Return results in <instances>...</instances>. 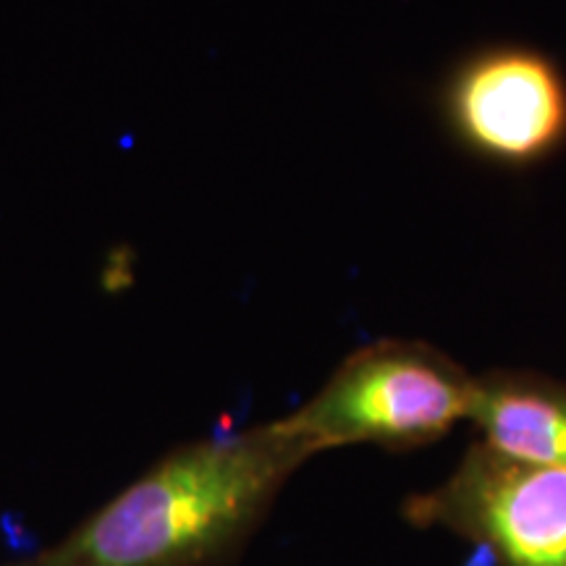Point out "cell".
<instances>
[{
	"mask_svg": "<svg viewBox=\"0 0 566 566\" xmlns=\"http://www.w3.org/2000/svg\"><path fill=\"white\" fill-rule=\"evenodd\" d=\"M475 375L424 342L384 338L336 367L307 405L281 417L315 454L342 446L412 451L470 415Z\"/></svg>",
	"mask_w": 566,
	"mask_h": 566,
	"instance_id": "2",
	"label": "cell"
},
{
	"mask_svg": "<svg viewBox=\"0 0 566 566\" xmlns=\"http://www.w3.org/2000/svg\"><path fill=\"white\" fill-rule=\"evenodd\" d=\"M467 145L493 160L530 163L566 137V84L546 55L499 48L467 61L449 92Z\"/></svg>",
	"mask_w": 566,
	"mask_h": 566,
	"instance_id": "4",
	"label": "cell"
},
{
	"mask_svg": "<svg viewBox=\"0 0 566 566\" xmlns=\"http://www.w3.org/2000/svg\"><path fill=\"white\" fill-rule=\"evenodd\" d=\"M313 457L283 420L184 443L59 543L0 566H226Z\"/></svg>",
	"mask_w": 566,
	"mask_h": 566,
	"instance_id": "1",
	"label": "cell"
},
{
	"mask_svg": "<svg viewBox=\"0 0 566 566\" xmlns=\"http://www.w3.org/2000/svg\"><path fill=\"white\" fill-rule=\"evenodd\" d=\"M467 420L501 454L566 472V380L527 370L475 375Z\"/></svg>",
	"mask_w": 566,
	"mask_h": 566,
	"instance_id": "5",
	"label": "cell"
},
{
	"mask_svg": "<svg viewBox=\"0 0 566 566\" xmlns=\"http://www.w3.org/2000/svg\"><path fill=\"white\" fill-rule=\"evenodd\" d=\"M405 520L475 543L495 566H566V472L478 441L449 478L409 495Z\"/></svg>",
	"mask_w": 566,
	"mask_h": 566,
	"instance_id": "3",
	"label": "cell"
}]
</instances>
